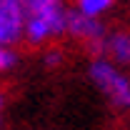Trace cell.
<instances>
[{
  "label": "cell",
  "mask_w": 130,
  "mask_h": 130,
  "mask_svg": "<svg viewBox=\"0 0 130 130\" xmlns=\"http://www.w3.org/2000/svg\"><path fill=\"white\" fill-rule=\"evenodd\" d=\"M28 13L25 43L32 48H48L53 40L68 35V8L63 0H20Z\"/></svg>",
  "instance_id": "cell-1"
},
{
  "label": "cell",
  "mask_w": 130,
  "mask_h": 130,
  "mask_svg": "<svg viewBox=\"0 0 130 130\" xmlns=\"http://www.w3.org/2000/svg\"><path fill=\"white\" fill-rule=\"evenodd\" d=\"M88 75L113 108L130 110V75L125 68L110 63L108 58H93L88 65Z\"/></svg>",
  "instance_id": "cell-2"
},
{
  "label": "cell",
  "mask_w": 130,
  "mask_h": 130,
  "mask_svg": "<svg viewBox=\"0 0 130 130\" xmlns=\"http://www.w3.org/2000/svg\"><path fill=\"white\" fill-rule=\"evenodd\" d=\"M28 13L20 0H0V48H15L25 43Z\"/></svg>",
  "instance_id": "cell-3"
},
{
  "label": "cell",
  "mask_w": 130,
  "mask_h": 130,
  "mask_svg": "<svg viewBox=\"0 0 130 130\" xmlns=\"http://www.w3.org/2000/svg\"><path fill=\"white\" fill-rule=\"evenodd\" d=\"M68 35H70L73 40L83 43V45L98 58L100 45H103V40H105V35H108V28L100 23V18L83 15L80 10L73 8V10L68 13Z\"/></svg>",
  "instance_id": "cell-4"
},
{
  "label": "cell",
  "mask_w": 130,
  "mask_h": 130,
  "mask_svg": "<svg viewBox=\"0 0 130 130\" xmlns=\"http://www.w3.org/2000/svg\"><path fill=\"white\" fill-rule=\"evenodd\" d=\"M98 58H108L110 63L130 70V30H110L100 45Z\"/></svg>",
  "instance_id": "cell-5"
},
{
  "label": "cell",
  "mask_w": 130,
  "mask_h": 130,
  "mask_svg": "<svg viewBox=\"0 0 130 130\" xmlns=\"http://www.w3.org/2000/svg\"><path fill=\"white\" fill-rule=\"evenodd\" d=\"M113 5L115 0H75V10H80L83 15H90V18L105 15Z\"/></svg>",
  "instance_id": "cell-6"
},
{
  "label": "cell",
  "mask_w": 130,
  "mask_h": 130,
  "mask_svg": "<svg viewBox=\"0 0 130 130\" xmlns=\"http://www.w3.org/2000/svg\"><path fill=\"white\" fill-rule=\"evenodd\" d=\"M65 63V53L58 45H48L45 53H43V65L48 68V70H55V68H60Z\"/></svg>",
  "instance_id": "cell-7"
},
{
  "label": "cell",
  "mask_w": 130,
  "mask_h": 130,
  "mask_svg": "<svg viewBox=\"0 0 130 130\" xmlns=\"http://www.w3.org/2000/svg\"><path fill=\"white\" fill-rule=\"evenodd\" d=\"M20 63V55L15 48H0V70L3 73H13Z\"/></svg>",
  "instance_id": "cell-8"
}]
</instances>
